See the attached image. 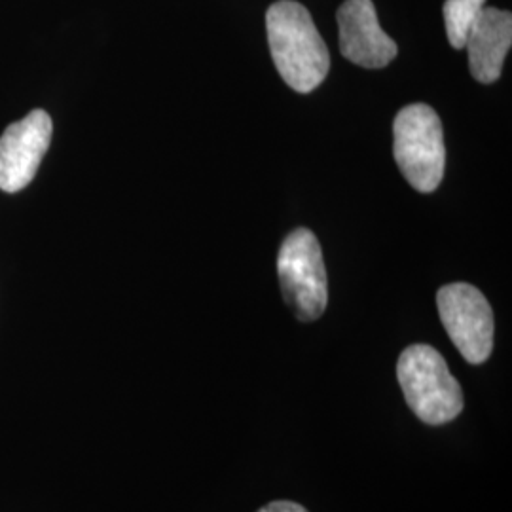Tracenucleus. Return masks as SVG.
Listing matches in <instances>:
<instances>
[{"label": "nucleus", "instance_id": "5", "mask_svg": "<svg viewBox=\"0 0 512 512\" xmlns=\"http://www.w3.org/2000/svg\"><path fill=\"white\" fill-rule=\"evenodd\" d=\"M440 321L463 359L482 365L494 349V311L486 296L469 283L444 285L437 294Z\"/></svg>", "mask_w": 512, "mask_h": 512}, {"label": "nucleus", "instance_id": "10", "mask_svg": "<svg viewBox=\"0 0 512 512\" xmlns=\"http://www.w3.org/2000/svg\"><path fill=\"white\" fill-rule=\"evenodd\" d=\"M256 512H310L306 507L294 503V501H272L266 507Z\"/></svg>", "mask_w": 512, "mask_h": 512}, {"label": "nucleus", "instance_id": "2", "mask_svg": "<svg viewBox=\"0 0 512 512\" xmlns=\"http://www.w3.org/2000/svg\"><path fill=\"white\" fill-rule=\"evenodd\" d=\"M397 378L410 410L427 425H444L463 412L461 385L444 357L427 344L404 349L397 361Z\"/></svg>", "mask_w": 512, "mask_h": 512}, {"label": "nucleus", "instance_id": "8", "mask_svg": "<svg viewBox=\"0 0 512 512\" xmlns=\"http://www.w3.org/2000/svg\"><path fill=\"white\" fill-rule=\"evenodd\" d=\"M511 46V12L486 6L465 42L473 78L480 84H494L501 76Z\"/></svg>", "mask_w": 512, "mask_h": 512}, {"label": "nucleus", "instance_id": "4", "mask_svg": "<svg viewBox=\"0 0 512 512\" xmlns=\"http://www.w3.org/2000/svg\"><path fill=\"white\" fill-rule=\"evenodd\" d=\"M277 274L285 302L300 321L311 323L325 313L327 270L321 245L308 228H298L285 238L277 256Z\"/></svg>", "mask_w": 512, "mask_h": 512}, {"label": "nucleus", "instance_id": "3", "mask_svg": "<svg viewBox=\"0 0 512 512\" xmlns=\"http://www.w3.org/2000/svg\"><path fill=\"white\" fill-rule=\"evenodd\" d=\"M393 154L404 179L421 194L439 188L446 167L444 131L439 114L429 105H408L393 122Z\"/></svg>", "mask_w": 512, "mask_h": 512}, {"label": "nucleus", "instance_id": "6", "mask_svg": "<svg viewBox=\"0 0 512 512\" xmlns=\"http://www.w3.org/2000/svg\"><path fill=\"white\" fill-rule=\"evenodd\" d=\"M52 131L46 110H33L6 128L0 137V190L14 194L31 184L50 148Z\"/></svg>", "mask_w": 512, "mask_h": 512}, {"label": "nucleus", "instance_id": "9", "mask_svg": "<svg viewBox=\"0 0 512 512\" xmlns=\"http://www.w3.org/2000/svg\"><path fill=\"white\" fill-rule=\"evenodd\" d=\"M486 8V0H446L442 6L446 33L452 48L463 50L476 19Z\"/></svg>", "mask_w": 512, "mask_h": 512}, {"label": "nucleus", "instance_id": "7", "mask_svg": "<svg viewBox=\"0 0 512 512\" xmlns=\"http://www.w3.org/2000/svg\"><path fill=\"white\" fill-rule=\"evenodd\" d=\"M342 55L363 69H384L397 57L395 40L380 27L372 0H346L338 8Z\"/></svg>", "mask_w": 512, "mask_h": 512}, {"label": "nucleus", "instance_id": "1", "mask_svg": "<svg viewBox=\"0 0 512 512\" xmlns=\"http://www.w3.org/2000/svg\"><path fill=\"white\" fill-rule=\"evenodd\" d=\"M266 33L275 67L294 92L310 93L323 84L330 54L308 8L293 0L274 2L266 12Z\"/></svg>", "mask_w": 512, "mask_h": 512}]
</instances>
